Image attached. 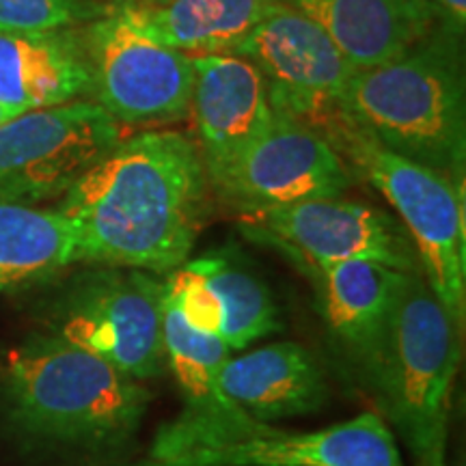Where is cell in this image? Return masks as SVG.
I'll list each match as a JSON object with an SVG mask.
<instances>
[{
  "mask_svg": "<svg viewBox=\"0 0 466 466\" xmlns=\"http://www.w3.org/2000/svg\"><path fill=\"white\" fill-rule=\"evenodd\" d=\"M236 55L264 76L272 110L307 126L329 116L337 121V104L357 72L311 17L279 0L268 3Z\"/></svg>",
  "mask_w": 466,
  "mask_h": 466,
  "instance_id": "7c38bea8",
  "label": "cell"
},
{
  "mask_svg": "<svg viewBox=\"0 0 466 466\" xmlns=\"http://www.w3.org/2000/svg\"><path fill=\"white\" fill-rule=\"evenodd\" d=\"M199 145L182 132L124 138L61 197L80 261L168 275L186 264L209 209Z\"/></svg>",
  "mask_w": 466,
  "mask_h": 466,
  "instance_id": "6da1fadb",
  "label": "cell"
},
{
  "mask_svg": "<svg viewBox=\"0 0 466 466\" xmlns=\"http://www.w3.org/2000/svg\"><path fill=\"white\" fill-rule=\"evenodd\" d=\"M209 190L240 217L343 197L350 167L324 132L277 115L231 160L206 171Z\"/></svg>",
  "mask_w": 466,
  "mask_h": 466,
  "instance_id": "30bf717a",
  "label": "cell"
},
{
  "mask_svg": "<svg viewBox=\"0 0 466 466\" xmlns=\"http://www.w3.org/2000/svg\"><path fill=\"white\" fill-rule=\"evenodd\" d=\"M199 264L223 305L220 339L227 348L244 350L281 329L279 307L268 285L233 255L208 253L199 258Z\"/></svg>",
  "mask_w": 466,
  "mask_h": 466,
  "instance_id": "44dd1931",
  "label": "cell"
},
{
  "mask_svg": "<svg viewBox=\"0 0 466 466\" xmlns=\"http://www.w3.org/2000/svg\"><path fill=\"white\" fill-rule=\"evenodd\" d=\"M442 31L451 37H462L466 26V0H430Z\"/></svg>",
  "mask_w": 466,
  "mask_h": 466,
  "instance_id": "cb8c5ba5",
  "label": "cell"
},
{
  "mask_svg": "<svg viewBox=\"0 0 466 466\" xmlns=\"http://www.w3.org/2000/svg\"><path fill=\"white\" fill-rule=\"evenodd\" d=\"M124 141L121 126L96 102L28 110L0 126V203L63 197Z\"/></svg>",
  "mask_w": 466,
  "mask_h": 466,
  "instance_id": "9c48e42d",
  "label": "cell"
},
{
  "mask_svg": "<svg viewBox=\"0 0 466 466\" xmlns=\"http://www.w3.org/2000/svg\"><path fill=\"white\" fill-rule=\"evenodd\" d=\"M83 37L91 91L119 126H160L190 113L192 56L151 39L130 3L110 9Z\"/></svg>",
  "mask_w": 466,
  "mask_h": 466,
  "instance_id": "ba28073f",
  "label": "cell"
},
{
  "mask_svg": "<svg viewBox=\"0 0 466 466\" xmlns=\"http://www.w3.org/2000/svg\"><path fill=\"white\" fill-rule=\"evenodd\" d=\"M76 261L78 233L61 209L0 203V291L44 283Z\"/></svg>",
  "mask_w": 466,
  "mask_h": 466,
  "instance_id": "d6986e66",
  "label": "cell"
},
{
  "mask_svg": "<svg viewBox=\"0 0 466 466\" xmlns=\"http://www.w3.org/2000/svg\"><path fill=\"white\" fill-rule=\"evenodd\" d=\"M78 17V0H0V33L61 31Z\"/></svg>",
  "mask_w": 466,
  "mask_h": 466,
  "instance_id": "603a6c76",
  "label": "cell"
},
{
  "mask_svg": "<svg viewBox=\"0 0 466 466\" xmlns=\"http://www.w3.org/2000/svg\"><path fill=\"white\" fill-rule=\"evenodd\" d=\"M316 285L326 329L357 374L376 389L400 270L348 259L302 272Z\"/></svg>",
  "mask_w": 466,
  "mask_h": 466,
  "instance_id": "4fadbf2b",
  "label": "cell"
},
{
  "mask_svg": "<svg viewBox=\"0 0 466 466\" xmlns=\"http://www.w3.org/2000/svg\"><path fill=\"white\" fill-rule=\"evenodd\" d=\"M270 0H167L160 7L130 5L134 20L156 42L192 55H236Z\"/></svg>",
  "mask_w": 466,
  "mask_h": 466,
  "instance_id": "ac0fdd59",
  "label": "cell"
},
{
  "mask_svg": "<svg viewBox=\"0 0 466 466\" xmlns=\"http://www.w3.org/2000/svg\"><path fill=\"white\" fill-rule=\"evenodd\" d=\"M119 466H404L398 441L378 412L318 432L275 425L199 423L177 417L162 425L147 456Z\"/></svg>",
  "mask_w": 466,
  "mask_h": 466,
  "instance_id": "5b68a950",
  "label": "cell"
},
{
  "mask_svg": "<svg viewBox=\"0 0 466 466\" xmlns=\"http://www.w3.org/2000/svg\"><path fill=\"white\" fill-rule=\"evenodd\" d=\"M167 367L184 398V419L199 423L238 425L255 421L236 401L227 398L220 387V370L229 359L231 350L220 337L199 333L184 322L175 309L165 300L162 313Z\"/></svg>",
  "mask_w": 466,
  "mask_h": 466,
  "instance_id": "ffe728a7",
  "label": "cell"
},
{
  "mask_svg": "<svg viewBox=\"0 0 466 466\" xmlns=\"http://www.w3.org/2000/svg\"><path fill=\"white\" fill-rule=\"evenodd\" d=\"M220 387L250 419L268 425L311 415L329 400V380L316 354L294 341L229 357L220 370Z\"/></svg>",
  "mask_w": 466,
  "mask_h": 466,
  "instance_id": "9a60e30c",
  "label": "cell"
},
{
  "mask_svg": "<svg viewBox=\"0 0 466 466\" xmlns=\"http://www.w3.org/2000/svg\"><path fill=\"white\" fill-rule=\"evenodd\" d=\"M250 240L277 248L300 272L333 261L365 259L421 272L417 250L398 220L365 203L330 197L240 217Z\"/></svg>",
  "mask_w": 466,
  "mask_h": 466,
  "instance_id": "8fae6325",
  "label": "cell"
},
{
  "mask_svg": "<svg viewBox=\"0 0 466 466\" xmlns=\"http://www.w3.org/2000/svg\"><path fill=\"white\" fill-rule=\"evenodd\" d=\"M460 337L421 272H400L374 391L417 466H445Z\"/></svg>",
  "mask_w": 466,
  "mask_h": 466,
  "instance_id": "277c9868",
  "label": "cell"
},
{
  "mask_svg": "<svg viewBox=\"0 0 466 466\" xmlns=\"http://www.w3.org/2000/svg\"><path fill=\"white\" fill-rule=\"evenodd\" d=\"M17 115H22V113H17V110L5 106V104H0V126H5V124H7V121H11Z\"/></svg>",
  "mask_w": 466,
  "mask_h": 466,
  "instance_id": "d4e9b609",
  "label": "cell"
},
{
  "mask_svg": "<svg viewBox=\"0 0 466 466\" xmlns=\"http://www.w3.org/2000/svg\"><path fill=\"white\" fill-rule=\"evenodd\" d=\"M154 3H160L162 5V3H167V0H154Z\"/></svg>",
  "mask_w": 466,
  "mask_h": 466,
  "instance_id": "484cf974",
  "label": "cell"
},
{
  "mask_svg": "<svg viewBox=\"0 0 466 466\" xmlns=\"http://www.w3.org/2000/svg\"><path fill=\"white\" fill-rule=\"evenodd\" d=\"M311 17L357 69L393 61L432 37L430 0H279Z\"/></svg>",
  "mask_w": 466,
  "mask_h": 466,
  "instance_id": "2e32d148",
  "label": "cell"
},
{
  "mask_svg": "<svg viewBox=\"0 0 466 466\" xmlns=\"http://www.w3.org/2000/svg\"><path fill=\"white\" fill-rule=\"evenodd\" d=\"M165 300L190 329L220 337L223 330V305L209 285L199 259L186 261L165 279Z\"/></svg>",
  "mask_w": 466,
  "mask_h": 466,
  "instance_id": "7402d4cb",
  "label": "cell"
},
{
  "mask_svg": "<svg viewBox=\"0 0 466 466\" xmlns=\"http://www.w3.org/2000/svg\"><path fill=\"white\" fill-rule=\"evenodd\" d=\"M149 400L143 380L46 330L0 359L3 415L33 445L113 456L137 439Z\"/></svg>",
  "mask_w": 466,
  "mask_h": 466,
  "instance_id": "7a4b0ae2",
  "label": "cell"
},
{
  "mask_svg": "<svg viewBox=\"0 0 466 466\" xmlns=\"http://www.w3.org/2000/svg\"><path fill=\"white\" fill-rule=\"evenodd\" d=\"M190 110L206 171L231 160L275 119L264 76L238 55L192 56Z\"/></svg>",
  "mask_w": 466,
  "mask_h": 466,
  "instance_id": "5bb4252c",
  "label": "cell"
},
{
  "mask_svg": "<svg viewBox=\"0 0 466 466\" xmlns=\"http://www.w3.org/2000/svg\"><path fill=\"white\" fill-rule=\"evenodd\" d=\"M91 89L80 35L0 33V104L28 113L74 102Z\"/></svg>",
  "mask_w": 466,
  "mask_h": 466,
  "instance_id": "e0dca14e",
  "label": "cell"
},
{
  "mask_svg": "<svg viewBox=\"0 0 466 466\" xmlns=\"http://www.w3.org/2000/svg\"><path fill=\"white\" fill-rule=\"evenodd\" d=\"M337 121L464 184L466 104L456 37H428L393 61L357 69L337 104Z\"/></svg>",
  "mask_w": 466,
  "mask_h": 466,
  "instance_id": "3957f363",
  "label": "cell"
},
{
  "mask_svg": "<svg viewBox=\"0 0 466 466\" xmlns=\"http://www.w3.org/2000/svg\"><path fill=\"white\" fill-rule=\"evenodd\" d=\"M165 281L132 268H110L80 277L46 316V333L96 354L137 380L168 370Z\"/></svg>",
  "mask_w": 466,
  "mask_h": 466,
  "instance_id": "52a82bcc",
  "label": "cell"
},
{
  "mask_svg": "<svg viewBox=\"0 0 466 466\" xmlns=\"http://www.w3.org/2000/svg\"><path fill=\"white\" fill-rule=\"evenodd\" d=\"M335 149L395 208L417 250L421 275L462 329L466 318L464 184L401 158L335 124Z\"/></svg>",
  "mask_w": 466,
  "mask_h": 466,
  "instance_id": "8992f818",
  "label": "cell"
}]
</instances>
